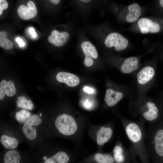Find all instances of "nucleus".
Wrapping results in <instances>:
<instances>
[{
	"label": "nucleus",
	"instance_id": "f257e3e1",
	"mask_svg": "<svg viewBox=\"0 0 163 163\" xmlns=\"http://www.w3.org/2000/svg\"><path fill=\"white\" fill-rule=\"evenodd\" d=\"M16 126L31 152L52 136L49 120L43 118L42 113L31 115L21 125Z\"/></svg>",
	"mask_w": 163,
	"mask_h": 163
},
{
	"label": "nucleus",
	"instance_id": "f03ea898",
	"mask_svg": "<svg viewBox=\"0 0 163 163\" xmlns=\"http://www.w3.org/2000/svg\"><path fill=\"white\" fill-rule=\"evenodd\" d=\"M126 133L131 141L136 156L142 163H150L145 144V130L143 121H135L125 119L123 121Z\"/></svg>",
	"mask_w": 163,
	"mask_h": 163
},
{
	"label": "nucleus",
	"instance_id": "7ed1b4c3",
	"mask_svg": "<svg viewBox=\"0 0 163 163\" xmlns=\"http://www.w3.org/2000/svg\"><path fill=\"white\" fill-rule=\"evenodd\" d=\"M51 142L46 140L32 152L30 163H70L69 154L62 150H56Z\"/></svg>",
	"mask_w": 163,
	"mask_h": 163
},
{
	"label": "nucleus",
	"instance_id": "20e7f679",
	"mask_svg": "<svg viewBox=\"0 0 163 163\" xmlns=\"http://www.w3.org/2000/svg\"><path fill=\"white\" fill-rule=\"evenodd\" d=\"M24 140L19 130L14 125L2 122L0 123V142L4 149H17Z\"/></svg>",
	"mask_w": 163,
	"mask_h": 163
},
{
	"label": "nucleus",
	"instance_id": "39448f33",
	"mask_svg": "<svg viewBox=\"0 0 163 163\" xmlns=\"http://www.w3.org/2000/svg\"><path fill=\"white\" fill-rule=\"evenodd\" d=\"M145 141L148 157H163V129L155 131L152 125L145 130Z\"/></svg>",
	"mask_w": 163,
	"mask_h": 163
},
{
	"label": "nucleus",
	"instance_id": "423d86ee",
	"mask_svg": "<svg viewBox=\"0 0 163 163\" xmlns=\"http://www.w3.org/2000/svg\"><path fill=\"white\" fill-rule=\"evenodd\" d=\"M50 127L51 133V130L54 129L59 134L66 136L73 135L78 128L76 122L73 117L66 113L58 116L54 120L53 124L50 125Z\"/></svg>",
	"mask_w": 163,
	"mask_h": 163
},
{
	"label": "nucleus",
	"instance_id": "0eeeda50",
	"mask_svg": "<svg viewBox=\"0 0 163 163\" xmlns=\"http://www.w3.org/2000/svg\"><path fill=\"white\" fill-rule=\"evenodd\" d=\"M31 153L30 150L22 151L18 148L4 149L0 152V163H30Z\"/></svg>",
	"mask_w": 163,
	"mask_h": 163
},
{
	"label": "nucleus",
	"instance_id": "6e6552de",
	"mask_svg": "<svg viewBox=\"0 0 163 163\" xmlns=\"http://www.w3.org/2000/svg\"><path fill=\"white\" fill-rule=\"evenodd\" d=\"M113 157L116 163H130L136 156L133 150L128 151L122 144L116 145L113 150Z\"/></svg>",
	"mask_w": 163,
	"mask_h": 163
},
{
	"label": "nucleus",
	"instance_id": "1a4fd4ad",
	"mask_svg": "<svg viewBox=\"0 0 163 163\" xmlns=\"http://www.w3.org/2000/svg\"><path fill=\"white\" fill-rule=\"evenodd\" d=\"M104 44L107 47H115L117 51L126 49L128 45V40L121 34L117 32L110 34L106 37Z\"/></svg>",
	"mask_w": 163,
	"mask_h": 163
},
{
	"label": "nucleus",
	"instance_id": "9d476101",
	"mask_svg": "<svg viewBox=\"0 0 163 163\" xmlns=\"http://www.w3.org/2000/svg\"><path fill=\"white\" fill-rule=\"evenodd\" d=\"M81 47L85 57L84 60L85 65L87 67L91 66L94 63L92 58L96 59L98 57L97 50L91 42L85 41L81 44Z\"/></svg>",
	"mask_w": 163,
	"mask_h": 163
},
{
	"label": "nucleus",
	"instance_id": "9b49d317",
	"mask_svg": "<svg viewBox=\"0 0 163 163\" xmlns=\"http://www.w3.org/2000/svg\"><path fill=\"white\" fill-rule=\"evenodd\" d=\"M17 12L21 18L27 20L34 17L37 13V10L34 3L29 1L27 2V6L24 5L20 6Z\"/></svg>",
	"mask_w": 163,
	"mask_h": 163
},
{
	"label": "nucleus",
	"instance_id": "f8f14e48",
	"mask_svg": "<svg viewBox=\"0 0 163 163\" xmlns=\"http://www.w3.org/2000/svg\"><path fill=\"white\" fill-rule=\"evenodd\" d=\"M69 34L66 32H59L56 30H54L51 32V35L48 38V41L57 47L64 45L68 40Z\"/></svg>",
	"mask_w": 163,
	"mask_h": 163
},
{
	"label": "nucleus",
	"instance_id": "ddd939ff",
	"mask_svg": "<svg viewBox=\"0 0 163 163\" xmlns=\"http://www.w3.org/2000/svg\"><path fill=\"white\" fill-rule=\"evenodd\" d=\"M145 106L146 109L142 113V116L145 120L152 122L158 118L159 109L155 103L150 101L146 103Z\"/></svg>",
	"mask_w": 163,
	"mask_h": 163
},
{
	"label": "nucleus",
	"instance_id": "4468645a",
	"mask_svg": "<svg viewBox=\"0 0 163 163\" xmlns=\"http://www.w3.org/2000/svg\"><path fill=\"white\" fill-rule=\"evenodd\" d=\"M56 79L59 82L65 83L70 87L78 85L80 82L79 78L76 75L64 72H61L57 73Z\"/></svg>",
	"mask_w": 163,
	"mask_h": 163
},
{
	"label": "nucleus",
	"instance_id": "2eb2a0df",
	"mask_svg": "<svg viewBox=\"0 0 163 163\" xmlns=\"http://www.w3.org/2000/svg\"><path fill=\"white\" fill-rule=\"evenodd\" d=\"M155 74L154 69L150 66H146L142 69L138 73L137 78L140 85L146 84L153 78Z\"/></svg>",
	"mask_w": 163,
	"mask_h": 163
},
{
	"label": "nucleus",
	"instance_id": "dca6fc26",
	"mask_svg": "<svg viewBox=\"0 0 163 163\" xmlns=\"http://www.w3.org/2000/svg\"><path fill=\"white\" fill-rule=\"evenodd\" d=\"M123 97L122 92L108 89L106 91L104 100L108 106L111 107L116 105Z\"/></svg>",
	"mask_w": 163,
	"mask_h": 163
},
{
	"label": "nucleus",
	"instance_id": "f3484780",
	"mask_svg": "<svg viewBox=\"0 0 163 163\" xmlns=\"http://www.w3.org/2000/svg\"><path fill=\"white\" fill-rule=\"evenodd\" d=\"M139 61L135 57H129L126 59L122 65L120 69L122 73L129 74L137 69Z\"/></svg>",
	"mask_w": 163,
	"mask_h": 163
},
{
	"label": "nucleus",
	"instance_id": "a211bd4d",
	"mask_svg": "<svg viewBox=\"0 0 163 163\" xmlns=\"http://www.w3.org/2000/svg\"><path fill=\"white\" fill-rule=\"evenodd\" d=\"M113 134V130L109 127H101L97 134V142L100 145H102L107 142L111 137Z\"/></svg>",
	"mask_w": 163,
	"mask_h": 163
},
{
	"label": "nucleus",
	"instance_id": "6ab92c4d",
	"mask_svg": "<svg viewBox=\"0 0 163 163\" xmlns=\"http://www.w3.org/2000/svg\"><path fill=\"white\" fill-rule=\"evenodd\" d=\"M139 28L141 29L144 27L148 29L149 32L156 33L158 32L160 30L159 24L157 22L152 21L147 18H142L139 20L138 22Z\"/></svg>",
	"mask_w": 163,
	"mask_h": 163
},
{
	"label": "nucleus",
	"instance_id": "aec40b11",
	"mask_svg": "<svg viewBox=\"0 0 163 163\" xmlns=\"http://www.w3.org/2000/svg\"><path fill=\"white\" fill-rule=\"evenodd\" d=\"M0 87L5 94L8 97H12L16 93V90L14 82L12 81L3 80L0 83Z\"/></svg>",
	"mask_w": 163,
	"mask_h": 163
},
{
	"label": "nucleus",
	"instance_id": "412c9836",
	"mask_svg": "<svg viewBox=\"0 0 163 163\" xmlns=\"http://www.w3.org/2000/svg\"><path fill=\"white\" fill-rule=\"evenodd\" d=\"M31 115V113L27 110H21L16 112L15 117L17 123L14 125L17 126L21 125Z\"/></svg>",
	"mask_w": 163,
	"mask_h": 163
},
{
	"label": "nucleus",
	"instance_id": "4be33fe9",
	"mask_svg": "<svg viewBox=\"0 0 163 163\" xmlns=\"http://www.w3.org/2000/svg\"><path fill=\"white\" fill-rule=\"evenodd\" d=\"M16 104L18 107L29 110H33L34 107L30 100L27 99L25 97L23 96L18 97Z\"/></svg>",
	"mask_w": 163,
	"mask_h": 163
},
{
	"label": "nucleus",
	"instance_id": "5701e85b",
	"mask_svg": "<svg viewBox=\"0 0 163 163\" xmlns=\"http://www.w3.org/2000/svg\"><path fill=\"white\" fill-rule=\"evenodd\" d=\"M94 159L97 163H114L113 156L107 154L96 153L94 156Z\"/></svg>",
	"mask_w": 163,
	"mask_h": 163
},
{
	"label": "nucleus",
	"instance_id": "b1692460",
	"mask_svg": "<svg viewBox=\"0 0 163 163\" xmlns=\"http://www.w3.org/2000/svg\"><path fill=\"white\" fill-rule=\"evenodd\" d=\"M12 42L6 37V33L5 31L0 32V46L7 50H10L13 47Z\"/></svg>",
	"mask_w": 163,
	"mask_h": 163
},
{
	"label": "nucleus",
	"instance_id": "393cba45",
	"mask_svg": "<svg viewBox=\"0 0 163 163\" xmlns=\"http://www.w3.org/2000/svg\"><path fill=\"white\" fill-rule=\"evenodd\" d=\"M129 12L136 14L139 17L141 15V8L137 4L134 3L129 5L128 7Z\"/></svg>",
	"mask_w": 163,
	"mask_h": 163
},
{
	"label": "nucleus",
	"instance_id": "a878e982",
	"mask_svg": "<svg viewBox=\"0 0 163 163\" xmlns=\"http://www.w3.org/2000/svg\"><path fill=\"white\" fill-rule=\"evenodd\" d=\"M139 17L136 14L129 12L126 16V20L128 22H133L137 20Z\"/></svg>",
	"mask_w": 163,
	"mask_h": 163
},
{
	"label": "nucleus",
	"instance_id": "bb28decb",
	"mask_svg": "<svg viewBox=\"0 0 163 163\" xmlns=\"http://www.w3.org/2000/svg\"><path fill=\"white\" fill-rule=\"evenodd\" d=\"M8 6V4L7 1L0 0V15L2 14L3 10L6 9Z\"/></svg>",
	"mask_w": 163,
	"mask_h": 163
},
{
	"label": "nucleus",
	"instance_id": "cd10ccee",
	"mask_svg": "<svg viewBox=\"0 0 163 163\" xmlns=\"http://www.w3.org/2000/svg\"><path fill=\"white\" fill-rule=\"evenodd\" d=\"M15 41L18 43L20 47H23L25 45V43L23 40L19 37H18L15 39Z\"/></svg>",
	"mask_w": 163,
	"mask_h": 163
},
{
	"label": "nucleus",
	"instance_id": "c85d7f7f",
	"mask_svg": "<svg viewBox=\"0 0 163 163\" xmlns=\"http://www.w3.org/2000/svg\"><path fill=\"white\" fill-rule=\"evenodd\" d=\"M29 33L33 38H36L37 37V35L33 27H30L29 29Z\"/></svg>",
	"mask_w": 163,
	"mask_h": 163
},
{
	"label": "nucleus",
	"instance_id": "c756f323",
	"mask_svg": "<svg viewBox=\"0 0 163 163\" xmlns=\"http://www.w3.org/2000/svg\"><path fill=\"white\" fill-rule=\"evenodd\" d=\"M83 89L85 92L89 94H92L94 92V90L93 88L88 86L84 87Z\"/></svg>",
	"mask_w": 163,
	"mask_h": 163
},
{
	"label": "nucleus",
	"instance_id": "7c9ffc66",
	"mask_svg": "<svg viewBox=\"0 0 163 163\" xmlns=\"http://www.w3.org/2000/svg\"><path fill=\"white\" fill-rule=\"evenodd\" d=\"M5 93L3 90L2 88L0 87V99L1 100H2L3 98L5 97Z\"/></svg>",
	"mask_w": 163,
	"mask_h": 163
},
{
	"label": "nucleus",
	"instance_id": "2f4dec72",
	"mask_svg": "<svg viewBox=\"0 0 163 163\" xmlns=\"http://www.w3.org/2000/svg\"><path fill=\"white\" fill-rule=\"evenodd\" d=\"M85 106L87 108H89L91 106V103L88 101H86L85 103Z\"/></svg>",
	"mask_w": 163,
	"mask_h": 163
},
{
	"label": "nucleus",
	"instance_id": "473e14b6",
	"mask_svg": "<svg viewBox=\"0 0 163 163\" xmlns=\"http://www.w3.org/2000/svg\"><path fill=\"white\" fill-rule=\"evenodd\" d=\"M50 1L54 4H57L59 3L60 0H51Z\"/></svg>",
	"mask_w": 163,
	"mask_h": 163
},
{
	"label": "nucleus",
	"instance_id": "72a5a7b5",
	"mask_svg": "<svg viewBox=\"0 0 163 163\" xmlns=\"http://www.w3.org/2000/svg\"><path fill=\"white\" fill-rule=\"evenodd\" d=\"M159 3L161 6L163 8V0H159Z\"/></svg>",
	"mask_w": 163,
	"mask_h": 163
},
{
	"label": "nucleus",
	"instance_id": "f704fd0d",
	"mask_svg": "<svg viewBox=\"0 0 163 163\" xmlns=\"http://www.w3.org/2000/svg\"><path fill=\"white\" fill-rule=\"evenodd\" d=\"M80 1H81V2H90L91 1L90 0H80Z\"/></svg>",
	"mask_w": 163,
	"mask_h": 163
}]
</instances>
